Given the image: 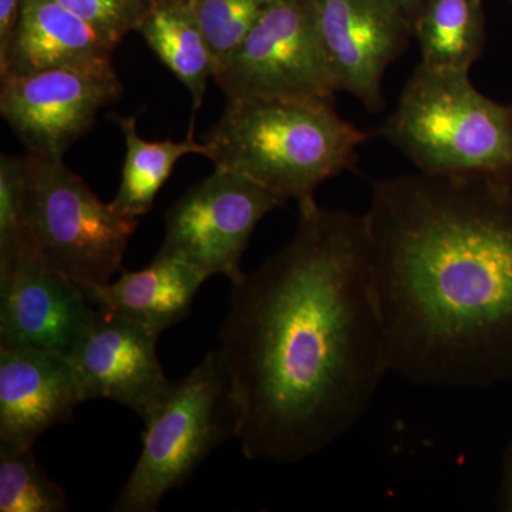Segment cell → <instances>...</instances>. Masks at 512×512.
<instances>
[{"instance_id":"cell-1","label":"cell","mask_w":512,"mask_h":512,"mask_svg":"<svg viewBox=\"0 0 512 512\" xmlns=\"http://www.w3.org/2000/svg\"><path fill=\"white\" fill-rule=\"evenodd\" d=\"M298 205L291 241L232 285L218 349L242 453L269 464L342 439L390 373L365 214Z\"/></svg>"},{"instance_id":"cell-18","label":"cell","mask_w":512,"mask_h":512,"mask_svg":"<svg viewBox=\"0 0 512 512\" xmlns=\"http://www.w3.org/2000/svg\"><path fill=\"white\" fill-rule=\"evenodd\" d=\"M126 143L119 191L111 201L113 207L130 217L141 218L153 208L158 192L167 183L175 165L191 154L205 157L207 148L194 136V120L187 137L181 141L167 138L148 141L138 134L134 116H116Z\"/></svg>"},{"instance_id":"cell-21","label":"cell","mask_w":512,"mask_h":512,"mask_svg":"<svg viewBox=\"0 0 512 512\" xmlns=\"http://www.w3.org/2000/svg\"><path fill=\"white\" fill-rule=\"evenodd\" d=\"M33 252L26 228V157L0 156V274Z\"/></svg>"},{"instance_id":"cell-8","label":"cell","mask_w":512,"mask_h":512,"mask_svg":"<svg viewBox=\"0 0 512 512\" xmlns=\"http://www.w3.org/2000/svg\"><path fill=\"white\" fill-rule=\"evenodd\" d=\"M284 200L251 178L215 168L174 202L165 215V235L157 252L177 256L202 274L224 275L237 284L242 256L259 222Z\"/></svg>"},{"instance_id":"cell-25","label":"cell","mask_w":512,"mask_h":512,"mask_svg":"<svg viewBox=\"0 0 512 512\" xmlns=\"http://www.w3.org/2000/svg\"><path fill=\"white\" fill-rule=\"evenodd\" d=\"M392 2L400 9V12L406 16V19L409 20L413 28L414 22H416L417 16H419L420 10L423 8L426 0H392Z\"/></svg>"},{"instance_id":"cell-15","label":"cell","mask_w":512,"mask_h":512,"mask_svg":"<svg viewBox=\"0 0 512 512\" xmlns=\"http://www.w3.org/2000/svg\"><path fill=\"white\" fill-rule=\"evenodd\" d=\"M207 275L177 256L157 252L140 271H121L119 279L83 289L94 308L120 316L160 338L187 318Z\"/></svg>"},{"instance_id":"cell-20","label":"cell","mask_w":512,"mask_h":512,"mask_svg":"<svg viewBox=\"0 0 512 512\" xmlns=\"http://www.w3.org/2000/svg\"><path fill=\"white\" fill-rule=\"evenodd\" d=\"M275 0H191L217 67L224 63Z\"/></svg>"},{"instance_id":"cell-22","label":"cell","mask_w":512,"mask_h":512,"mask_svg":"<svg viewBox=\"0 0 512 512\" xmlns=\"http://www.w3.org/2000/svg\"><path fill=\"white\" fill-rule=\"evenodd\" d=\"M89 23L111 45L117 46L138 29L151 6V0H56Z\"/></svg>"},{"instance_id":"cell-12","label":"cell","mask_w":512,"mask_h":512,"mask_svg":"<svg viewBox=\"0 0 512 512\" xmlns=\"http://www.w3.org/2000/svg\"><path fill=\"white\" fill-rule=\"evenodd\" d=\"M157 336L96 309L69 360L83 402L109 399L143 420L170 386L157 356Z\"/></svg>"},{"instance_id":"cell-4","label":"cell","mask_w":512,"mask_h":512,"mask_svg":"<svg viewBox=\"0 0 512 512\" xmlns=\"http://www.w3.org/2000/svg\"><path fill=\"white\" fill-rule=\"evenodd\" d=\"M419 173L512 184V104L420 64L379 130Z\"/></svg>"},{"instance_id":"cell-13","label":"cell","mask_w":512,"mask_h":512,"mask_svg":"<svg viewBox=\"0 0 512 512\" xmlns=\"http://www.w3.org/2000/svg\"><path fill=\"white\" fill-rule=\"evenodd\" d=\"M82 403L69 357L0 348V447L32 448Z\"/></svg>"},{"instance_id":"cell-14","label":"cell","mask_w":512,"mask_h":512,"mask_svg":"<svg viewBox=\"0 0 512 512\" xmlns=\"http://www.w3.org/2000/svg\"><path fill=\"white\" fill-rule=\"evenodd\" d=\"M114 45L56 0H22L0 77L111 60Z\"/></svg>"},{"instance_id":"cell-17","label":"cell","mask_w":512,"mask_h":512,"mask_svg":"<svg viewBox=\"0 0 512 512\" xmlns=\"http://www.w3.org/2000/svg\"><path fill=\"white\" fill-rule=\"evenodd\" d=\"M420 66L470 74L485 46L484 0H426L413 26Z\"/></svg>"},{"instance_id":"cell-11","label":"cell","mask_w":512,"mask_h":512,"mask_svg":"<svg viewBox=\"0 0 512 512\" xmlns=\"http://www.w3.org/2000/svg\"><path fill=\"white\" fill-rule=\"evenodd\" d=\"M94 312L79 285L47 269L33 252L0 274V348L70 357Z\"/></svg>"},{"instance_id":"cell-5","label":"cell","mask_w":512,"mask_h":512,"mask_svg":"<svg viewBox=\"0 0 512 512\" xmlns=\"http://www.w3.org/2000/svg\"><path fill=\"white\" fill-rule=\"evenodd\" d=\"M143 421V448L113 505L116 512L157 511L215 448L237 439V409L220 352L211 350L187 376L171 382Z\"/></svg>"},{"instance_id":"cell-10","label":"cell","mask_w":512,"mask_h":512,"mask_svg":"<svg viewBox=\"0 0 512 512\" xmlns=\"http://www.w3.org/2000/svg\"><path fill=\"white\" fill-rule=\"evenodd\" d=\"M311 5L336 90L370 113L382 110L384 74L413 37L409 20L392 0H311Z\"/></svg>"},{"instance_id":"cell-24","label":"cell","mask_w":512,"mask_h":512,"mask_svg":"<svg viewBox=\"0 0 512 512\" xmlns=\"http://www.w3.org/2000/svg\"><path fill=\"white\" fill-rule=\"evenodd\" d=\"M495 507L500 511L512 512V440L505 451L503 476H501Z\"/></svg>"},{"instance_id":"cell-27","label":"cell","mask_w":512,"mask_h":512,"mask_svg":"<svg viewBox=\"0 0 512 512\" xmlns=\"http://www.w3.org/2000/svg\"><path fill=\"white\" fill-rule=\"evenodd\" d=\"M510 2L512 3V0H510Z\"/></svg>"},{"instance_id":"cell-7","label":"cell","mask_w":512,"mask_h":512,"mask_svg":"<svg viewBox=\"0 0 512 512\" xmlns=\"http://www.w3.org/2000/svg\"><path fill=\"white\" fill-rule=\"evenodd\" d=\"M228 100H301L333 104L336 90L311 0H275L244 42L217 67Z\"/></svg>"},{"instance_id":"cell-23","label":"cell","mask_w":512,"mask_h":512,"mask_svg":"<svg viewBox=\"0 0 512 512\" xmlns=\"http://www.w3.org/2000/svg\"><path fill=\"white\" fill-rule=\"evenodd\" d=\"M22 0H0V52L8 47L18 23Z\"/></svg>"},{"instance_id":"cell-26","label":"cell","mask_w":512,"mask_h":512,"mask_svg":"<svg viewBox=\"0 0 512 512\" xmlns=\"http://www.w3.org/2000/svg\"><path fill=\"white\" fill-rule=\"evenodd\" d=\"M184 2H191V0H184Z\"/></svg>"},{"instance_id":"cell-6","label":"cell","mask_w":512,"mask_h":512,"mask_svg":"<svg viewBox=\"0 0 512 512\" xmlns=\"http://www.w3.org/2000/svg\"><path fill=\"white\" fill-rule=\"evenodd\" d=\"M25 157L26 228L33 254L80 288L109 284L120 272L140 218L101 201L63 161Z\"/></svg>"},{"instance_id":"cell-3","label":"cell","mask_w":512,"mask_h":512,"mask_svg":"<svg viewBox=\"0 0 512 512\" xmlns=\"http://www.w3.org/2000/svg\"><path fill=\"white\" fill-rule=\"evenodd\" d=\"M367 138L333 104L247 99L228 100L202 143L215 168L245 175L299 204L352 168Z\"/></svg>"},{"instance_id":"cell-2","label":"cell","mask_w":512,"mask_h":512,"mask_svg":"<svg viewBox=\"0 0 512 512\" xmlns=\"http://www.w3.org/2000/svg\"><path fill=\"white\" fill-rule=\"evenodd\" d=\"M365 218L390 373L446 390L512 382V184L387 178Z\"/></svg>"},{"instance_id":"cell-16","label":"cell","mask_w":512,"mask_h":512,"mask_svg":"<svg viewBox=\"0 0 512 512\" xmlns=\"http://www.w3.org/2000/svg\"><path fill=\"white\" fill-rule=\"evenodd\" d=\"M137 32L184 84L191 94L192 109L200 110L207 84L214 79L217 62L190 2L151 0Z\"/></svg>"},{"instance_id":"cell-9","label":"cell","mask_w":512,"mask_h":512,"mask_svg":"<svg viewBox=\"0 0 512 512\" xmlns=\"http://www.w3.org/2000/svg\"><path fill=\"white\" fill-rule=\"evenodd\" d=\"M0 114L33 156L64 154L114 103L123 86L111 60L0 77Z\"/></svg>"},{"instance_id":"cell-19","label":"cell","mask_w":512,"mask_h":512,"mask_svg":"<svg viewBox=\"0 0 512 512\" xmlns=\"http://www.w3.org/2000/svg\"><path fill=\"white\" fill-rule=\"evenodd\" d=\"M67 497L32 448L0 447V512H63Z\"/></svg>"}]
</instances>
